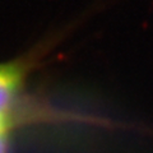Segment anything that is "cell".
I'll list each match as a JSON object with an SVG mask.
<instances>
[{"label": "cell", "mask_w": 153, "mask_h": 153, "mask_svg": "<svg viewBox=\"0 0 153 153\" xmlns=\"http://www.w3.org/2000/svg\"><path fill=\"white\" fill-rule=\"evenodd\" d=\"M8 125H9V119L7 117V115H0V134L7 133Z\"/></svg>", "instance_id": "obj_2"}, {"label": "cell", "mask_w": 153, "mask_h": 153, "mask_svg": "<svg viewBox=\"0 0 153 153\" xmlns=\"http://www.w3.org/2000/svg\"><path fill=\"white\" fill-rule=\"evenodd\" d=\"M0 153H9V146L5 134H0Z\"/></svg>", "instance_id": "obj_3"}, {"label": "cell", "mask_w": 153, "mask_h": 153, "mask_svg": "<svg viewBox=\"0 0 153 153\" xmlns=\"http://www.w3.org/2000/svg\"><path fill=\"white\" fill-rule=\"evenodd\" d=\"M27 64L17 60L0 64V115H7L27 73Z\"/></svg>", "instance_id": "obj_1"}]
</instances>
